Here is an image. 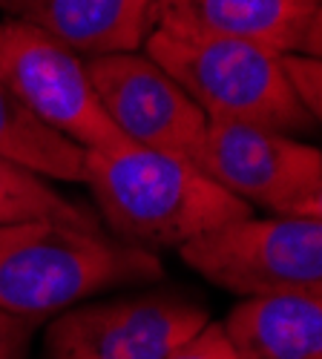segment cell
I'll return each mask as SVG.
<instances>
[{
    "label": "cell",
    "instance_id": "13",
    "mask_svg": "<svg viewBox=\"0 0 322 359\" xmlns=\"http://www.w3.org/2000/svg\"><path fill=\"white\" fill-rule=\"evenodd\" d=\"M26 222H55L83 230H101L98 216L90 207L64 198L41 175L0 158V227Z\"/></svg>",
    "mask_w": 322,
    "mask_h": 359
},
{
    "label": "cell",
    "instance_id": "1",
    "mask_svg": "<svg viewBox=\"0 0 322 359\" xmlns=\"http://www.w3.org/2000/svg\"><path fill=\"white\" fill-rule=\"evenodd\" d=\"M86 184L121 242L144 250L182 248L253 216L248 201L219 187L193 158L130 141L86 149Z\"/></svg>",
    "mask_w": 322,
    "mask_h": 359
},
{
    "label": "cell",
    "instance_id": "17",
    "mask_svg": "<svg viewBox=\"0 0 322 359\" xmlns=\"http://www.w3.org/2000/svg\"><path fill=\"white\" fill-rule=\"evenodd\" d=\"M300 55H308V57H319L322 61V0L314 9V18L305 29V38L300 43Z\"/></svg>",
    "mask_w": 322,
    "mask_h": 359
},
{
    "label": "cell",
    "instance_id": "2",
    "mask_svg": "<svg viewBox=\"0 0 322 359\" xmlns=\"http://www.w3.org/2000/svg\"><path fill=\"white\" fill-rule=\"evenodd\" d=\"M164 267L153 250L101 230L55 222L0 227V308L41 319L112 287L153 285Z\"/></svg>",
    "mask_w": 322,
    "mask_h": 359
},
{
    "label": "cell",
    "instance_id": "15",
    "mask_svg": "<svg viewBox=\"0 0 322 359\" xmlns=\"http://www.w3.org/2000/svg\"><path fill=\"white\" fill-rule=\"evenodd\" d=\"M164 359H239V356L233 351L222 322H208L190 342L175 348Z\"/></svg>",
    "mask_w": 322,
    "mask_h": 359
},
{
    "label": "cell",
    "instance_id": "18",
    "mask_svg": "<svg viewBox=\"0 0 322 359\" xmlns=\"http://www.w3.org/2000/svg\"><path fill=\"white\" fill-rule=\"evenodd\" d=\"M290 216H311V219H319L322 222V170H319V178L314 182L311 193L297 204V210Z\"/></svg>",
    "mask_w": 322,
    "mask_h": 359
},
{
    "label": "cell",
    "instance_id": "4",
    "mask_svg": "<svg viewBox=\"0 0 322 359\" xmlns=\"http://www.w3.org/2000/svg\"><path fill=\"white\" fill-rule=\"evenodd\" d=\"M185 264L230 293L322 296V222L311 216L242 219L179 248Z\"/></svg>",
    "mask_w": 322,
    "mask_h": 359
},
{
    "label": "cell",
    "instance_id": "16",
    "mask_svg": "<svg viewBox=\"0 0 322 359\" xmlns=\"http://www.w3.org/2000/svg\"><path fill=\"white\" fill-rule=\"evenodd\" d=\"M35 319L15 316L0 308V359H23Z\"/></svg>",
    "mask_w": 322,
    "mask_h": 359
},
{
    "label": "cell",
    "instance_id": "14",
    "mask_svg": "<svg viewBox=\"0 0 322 359\" xmlns=\"http://www.w3.org/2000/svg\"><path fill=\"white\" fill-rule=\"evenodd\" d=\"M282 64L290 86H294V93L308 109V115L314 118V124H322V61L290 52V55H282Z\"/></svg>",
    "mask_w": 322,
    "mask_h": 359
},
{
    "label": "cell",
    "instance_id": "10",
    "mask_svg": "<svg viewBox=\"0 0 322 359\" xmlns=\"http://www.w3.org/2000/svg\"><path fill=\"white\" fill-rule=\"evenodd\" d=\"M0 12L90 57L135 52L153 32L150 0H0Z\"/></svg>",
    "mask_w": 322,
    "mask_h": 359
},
{
    "label": "cell",
    "instance_id": "6",
    "mask_svg": "<svg viewBox=\"0 0 322 359\" xmlns=\"http://www.w3.org/2000/svg\"><path fill=\"white\" fill-rule=\"evenodd\" d=\"M208 311L179 293H138L61 311L46 327V359H164L190 342Z\"/></svg>",
    "mask_w": 322,
    "mask_h": 359
},
{
    "label": "cell",
    "instance_id": "12",
    "mask_svg": "<svg viewBox=\"0 0 322 359\" xmlns=\"http://www.w3.org/2000/svg\"><path fill=\"white\" fill-rule=\"evenodd\" d=\"M0 158L41 178L86 182V149L55 133L0 83Z\"/></svg>",
    "mask_w": 322,
    "mask_h": 359
},
{
    "label": "cell",
    "instance_id": "8",
    "mask_svg": "<svg viewBox=\"0 0 322 359\" xmlns=\"http://www.w3.org/2000/svg\"><path fill=\"white\" fill-rule=\"evenodd\" d=\"M86 72L109 121L130 144L193 158L208 115L153 57L115 52L86 57Z\"/></svg>",
    "mask_w": 322,
    "mask_h": 359
},
{
    "label": "cell",
    "instance_id": "3",
    "mask_svg": "<svg viewBox=\"0 0 322 359\" xmlns=\"http://www.w3.org/2000/svg\"><path fill=\"white\" fill-rule=\"evenodd\" d=\"M144 55L208 118L245 121L282 135H305L316 127L288 81L279 52L239 41H190L153 29Z\"/></svg>",
    "mask_w": 322,
    "mask_h": 359
},
{
    "label": "cell",
    "instance_id": "9",
    "mask_svg": "<svg viewBox=\"0 0 322 359\" xmlns=\"http://www.w3.org/2000/svg\"><path fill=\"white\" fill-rule=\"evenodd\" d=\"M319 0H150L153 29L190 41H239L300 52Z\"/></svg>",
    "mask_w": 322,
    "mask_h": 359
},
{
    "label": "cell",
    "instance_id": "7",
    "mask_svg": "<svg viewBox=\"0 0 322 359\" xmlns=\"http://www.w3.org/2000/svg\"><path fill=\"white\" fill-rule=\"evenodd\" d=\"M193 161L250 207L290 216L319 178L322 149L256 124L208 118Z\"/></svg>",
    "mask_w": 322,
    "mask_h": 359
},
{
    "label": "cell",
    "instance_id": "11",
    "mask_svg": "<svg viewBox=\"0 0 322 359\" xmlns=\"http://www.w3.org/2000/svg\"><path fill=\"white\" fill-rule=\"evenodd\" d=\"M222 327L239 359H322V296H250Z\"/></svg>",
    "mask_w": 322,
    "mask_h": 359
},
{
    "label": "cell",
    "instance_id": "5",
    "mask_svg": "<svg viewBox=\"0 0 322 359\" xmlns=\"http://www.w3.org/2000/svg\"><path fill=\"white\" fill-rule=\"evenodd\" d=\"M0 83L43 124L83 149H109L127 141L104 112L83 57L12 18L0 20Z\"/></svg>",
    "mask_w": 322,
    "mask_h": 359
}]
</instances>
